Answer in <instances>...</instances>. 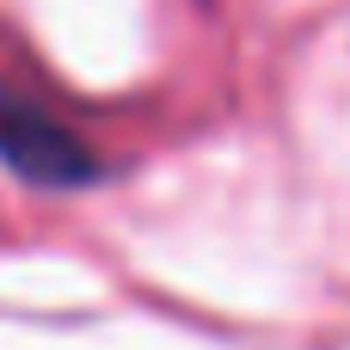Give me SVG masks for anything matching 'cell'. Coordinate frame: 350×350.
I'll use <instances>...</instances> for the list:
<instances>
[{
  "instance_id": "obj_1",
  "label": "cell",
  "mask_w": 350,
  "mask_h": 350,
  "mask_svg": "<svg viewBox=\"0 0 350 350\" xmlns=\"http://www.w3.org/2000/svg\"><path fill=\"white\" fill-rule=\"evenodd\" d=\"M0 160L37 185H80L92 178V154L80 135H68L49 111L25 98H0Z\"/></svg>"
}]
</instances>
